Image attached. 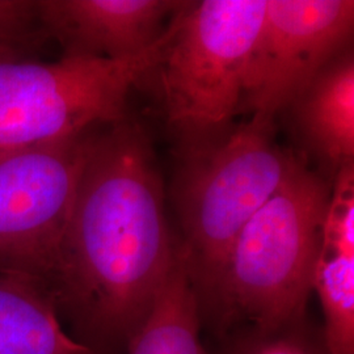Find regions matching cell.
<instances>
[{
	"label": "cell",
	"mask_w": 354,
	"mask_h": 354,
	"mask_svg": "<svg viewBox=\"0 0 354 354\" xmlns=\"http://www.w3.org/2000/svg\"><path fill=\"white\" fill-rule=\"evenodd\" d=\"M320 252L354 257V163L342 165L333 176Z\"/></svg>",
	"instance_id": "cell-13"
},
{
	"label": "cell",
	"mask_w": 354,
	"mask_h": 354,
	"mask_svg": "<svg viewBox=\"0 0 354 354\" xmlns=\"http://www.w3.org/2000/svg\"><path fill=\"white\" fill-rule=\"evenodd\" d=\"M38 32L37 1L0 0V49L16 50Z\"/></svg>",
	"instance_id": "cell-14"
},
{
	"label": "cell",
	"mask_w": 354,
	"mask_h": 354,
	"mask_svg": "<svg viewBox=\"0 0 354 354\" xmlns=\"http://www.w3.org/2000/svg\"><path fill=\"white\" fill-rule=\"evenodd\" d=\"M4 54H16V51L10 50V49H0V55H4Z\"/></svg>",
	"instance_id": "cell-16"
},
{
	"label": "cell",
	"mask_w": 354,
	"mask_h": 354,
	"mask_svg": "<svg viewBox=\"0 0 354 354\" xmlns=\"http://www.w3.org/2000/svg\"><path fill=\"white\" fill-rule=\"evenodd\" d=\"M307 151L332 177L354 160V54L349 45L285 109Z\"/></svg>",
	"instance_id": "cell-9"
},
{
	"label": "cell",
	"mask_w": 354,
	"mask_h": 354,
	"mask_svg": "<svg viewBox=\"0 0 354 354\" xmlns=\"http://www.w3.org/2000/svg\"><path fill=\"white\" fill-rule=\"evenodd\" d=\"M304 162L274 140V121L250 122L183 145L174 200L178 248L201 311L207 310L232 243Z\"/></svg>",
	"instance_id": "cell-2"
},
{
	"label": "cell",
	"mask_w": 354,
	"mask_h": 354,
	"mask_svg": "<svg viewBox=\"0 0 354 354\" xmlns=\"http://www.w3.org/2000/svg\"><path fill=\"white\" fill-rule=\"evenodd\" d=\"M175 0H42L38 21L67 57L124 61L149 50L165 33Z\"/></svg>",
	"instance_id": "cell-8"
},
{
	"label": "cell",
	"mask_w": 354,
	"mask_h": 354,
	"mask_svg": "<svg viewBox=\"0 0 354 354\" xmlns=\"http://www.w3.org/2000/svg\"><path fill=\"white\" fill-rule=\"evenodd\" d=\"M92 136L0 156V272L49 289Z\"/></svg>",
	"instance_id": "cell-6"
},
{
	"label": "cell",
	"mask_w": 354,
	"mask_h": 354,
	"mask_svg": "<svg viewBox=\"0 0 354 354\" xmlns=\"http://www.w3.org/2000/svg\"><path fill=\"white\" fill-rule=\"evenodd\" d=\"M0 354H99L64 332L49 289L0 272Z\"/></svg>",
	"instance_id": "cell-10"
},
{
	"label": "cell",
	"mask_w": 354,
	"mask_h": 354,
	"mask_svg": "<svg viewBox=\"0 0 354 354\" xmlns=\"http://www.w3.org/2000/svg\"><path fill=\"white\" fill-rule=\"evenodd\" d=\"M203 313L178 248L176 264L150 314L127 342V354H207L200 340Z\"/></svg>",
	"instance_id": "cell-11"
},
{
	"label": "cell",
	"mask_w": 354,
	"mask_h": 354,
	"mask_svg": "<svg viewBox=\"0 0 354 354\" xmlns=\"http://www.w3.org/2000/svg\"><path fill=\"white\" fill-rule=\"evenodd\" d=\"M299 326L276 332H254L239 342L231 354H326L319 352L298 330Z\"/></svg>",
	"instance_id": "cell-15"
},
{
	"label": "cell",
	"mask_w": 354,
	"mask_h": 354,
	"mask_svg": "<svg viewBox=\"0 0 354 354\" xmlns=\"http://www.w3.org/2000/svg\"><path fill=\"white\" fill-rule=\"evenodd\" d=\"M313 290L324 315V353L354 354V257L320 252Z\"/></svg>",
	"instance_id": "cell-12"
},
{
	"label": "cell",
	"mask_w": 354,
	"mask_h": 354,
	"mask_svg": "<svg viewBox=\"0 0 354 354\" xmlns=\"http://www.w3.org/2000/svg\"><path fill=\"white\" fill-rule=\"evenodd\" d=\"M171 37L169 24L149 50L124 61L64 55L42 64L0 55V156L125 118L130 91L158 68Z\"/></svg>",
	"instance_id": "cell-4"
},
{
	"label": "cell",
	"mask_w": 354,
	"mask_h": 354,
	"mask_svg": "<svg viewBox=\"0 0 354 354\" xmlns=\"http://www.w3.org/2000/svg\"><path fill=\"white\" fill-rule=\"evenodd\" d=\"M352 0H266L241 108L274 121L337 53L352 45Z\"/></svg>",
	"instance_id": "cell-7"
},
{
	"label": "cell",
	"mask_w": 354,
	"mask_h": 354,
	"mask_svg": "<svg viewBox=\"0 0 354 354\" xmlns=\"http://www.w3.org/2000/svg\"><path fill=\"white\" fill-rule=\"evenodd\" d=\"M165 205L140 122L93 133L49 286L91 348L127 345L176 264Z\"/></svg>",
	"instance_id": "cell-1"
},
{
	"label": "cell",
	"mask_w": 354,
	"mask_h": 354,
	"mask_svg": "<svg viewBox=\"0 0 354 354\" xmlns=\"http://www.w3.org/2000/svg\"><path fill=\"white\" fill-rule=\"evenodd\" d=\"M328 181L304 163L243 227L207 310L221 324L241 317L254 332L301 326L322 248Z\"/></svg>",
	"instance_id": "cell-3"
},
{
	"label": "cell",
	"mask_w": 354,
	"mask_h": 354,
	"mask_svg": "<svg viewBox=\"0 0 354 354\" xmlns=\"http://www.w3.org/2000/svg\"><path fill=\"white\" fill-rule=\"evenodd\" d=\"M266 0L185 1L160 68L168 121L184 143L225 133L241 109L244 75Z\"/></svg>",
	"instance_id": "cell-5"
}]
</instances>
